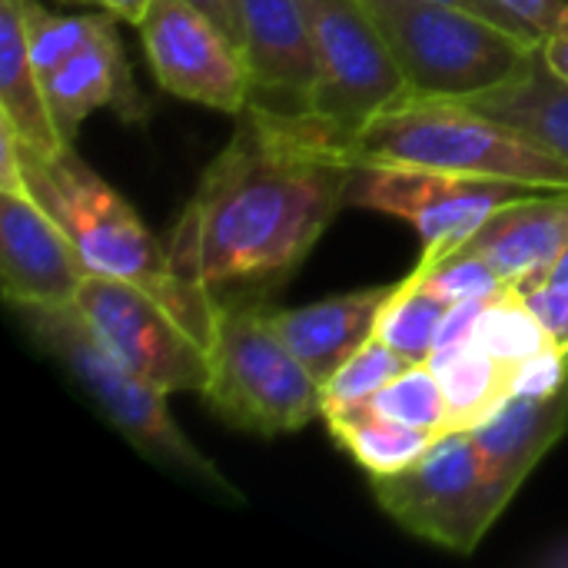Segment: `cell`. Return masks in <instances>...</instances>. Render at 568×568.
Wrapping results in <instances>:
<instances>
[{"label":"cell","mask_w":568,"mask_h":568,"mask_svg":"<svg viewBox=\"0 0 568 568\" xmlns=\"http://www.w3.org/2000/svg\"><path fill=\"white\" fill-rule=\"evenodd\" d=\"M383 30L406 100H473L519 77L539 43L443 0H363Z\"/></svg>","instance_id":"cell-5"},{"label":"cell","mask_w":568,"mask_h":568,"mask_svg":"<svg viewBox=\"0 0 568 568\" xmlns=\"http://www.w3.org/2000/svg\"><path fill=\"white\" fill-rule=\"evenodd\" d=\"M329 436L339 449H346L369 476H389L406 466H413L419 456L433 449L436 433L406 426L386 413H379L369 399L366 403H346L323 413Z\"/></svg>","instance_id":"cell-20"},{"label":"cell","mask_w":568,"mask_h":568,"mask_svg":"<svg viewBox=\"0 0 568 568\" xmlns=\"http://www.w3.org/2000/svg\"><path fill=\"white\" fill-rule=\"evenodd\" d=\"M526 306L536 313V320L546 326L549 339L559 346V349H568V283H536L529 290H519Z\"/></svg>","instance_id":"cell-27"},{"label":"cell","mask_w":568,"mask_h":568,"mask_svg":"<svg viewBox=\"0 0 568 568\" xmlns=\"http://www.w3.org/2000/svg\"><path fill=\"white\" fill-rule=\"evenodd\" d=\"M196 10H203L240 50H243V17H240V0H190Z\"/></svg>","instance_id":"cell-31"},{"label":"cell","mask_w":568,"mask_h":568,"mask_svg":"<svg viewBox=\"0 0 568 568\" xmlns=\"http://www.w3.org/2000/svg\"><path fill=\"white\" fill-rule=\"evenodd\" d=\"M349 140L313 113L246 106L170 240L180 283L206 303L266 300L346 203Z\"/></svg>","instance_id":"cell-1"},{"label":"cell","mask_w":568,"mask_h":568,"mask_svg":"<svg viewBox=\"0 0 568 568\" xmlns=\"http://www.w3.org/2000/svg\"><path fill=\"white\" fill-rule=\"evenodd\" d=\"M40 83L53 126L67 143H73L80 123L100 106L116 110L123 120L146 116V100L140 97L123 47L116 40V20L106 23L93 40L57 60L50 70H43Z\"/></svg>","instance_id":"cell-15"},{"label":"cell","mask_w":568,"mask_h":568,"mask_svg":"<svg viewBox=\"0 0 568 568\" xmlns=\"http://www.w3.org/2000/svg\"><path fill=\"white\" fill-rule=\"evenodd\" d=\"M203 399L233 429L283 436L323 416V386L286 346L263 300L213 310Z\"/></svg>","instance_id":"cell-6"},{"label":"cell","mask_w":568,"mask_h":568,"mask_svg":"<svg viewBox=\"0 0 568 568\" xmlns=\"http://www.w3.org/2000/svg\"><path fill=\"white\" fill-rule=\"evenodd\" d=\"M546 37L568 33V0H496Z\"/></svg>","instance_id":"cell-28"},{"label":"cell","mask_w":568,"mask_h":568,"mask_svg":"<svg viewBox=\"0 0 568 568\" xmlns=\"http://www.w3.org/2000/svg\"><path fill=\"white\" fill-rule=\"evenodd\" d=\"M546 280H549V283H568V246H566V253L556 260V266L546 273Z\"/></svg>","instance_id":"cell-34"},{"label":"cell","mask_w":568,"mask_h":568,"mask_svg":"<svg viewBox=\"0 0 568 568\" xmlns=\"http://www.w3.org/2000/svg\"><path fill=\"white\" fill-rule=\"evenodd\" d=\"M77 310L93 336L160 393H203L210 379L206 346L153 293L90 273Z\"/></svg>","instance_id":"cell-10"},{"label":"cell","mask_w":568,"mask_h":568,"mask_svg":"<svg viewBox=\"0 0 568 568\" xmlns=\"http://www.w3.org/2000/svg\"><path fill=\"white\" fill-rule=\"evenodd\" d=\"M449 310H453L449 300H443L419 280L406 276V280H399L396 296L383 310L376 336L386 339L409 363H429V356L436 349L439 326Z\"/></svg>","instance_id":"cell-22"},{"label":"cell","mask_w":568,"mask_h":568,"mask_svg":"<svg viewBox=\"0 0 568 568\" xmlns=\"http://www.w3.org/2000/svg\"><path fill=\"white\" fill-rule=\"evenodd\" d=\"M90 276L70 233L30 193L0 190V280L3 300L23 306H77Z\"/></svg>","instance_id":"cell-12"},{"label":"cell","mask_w":568,"mask_h":568,"mask_svg":"<svg viewBox=\"0 0 568 568\" xmlns=\"http://www.w3.org/2000/svg\"><path fill=\"white\" fill-rule=\"evenodd\" d=\"M103 10H110L116 20H126V23H140L143 20V13H146V7L153 3V0H97Z\"/></svg>","instance_id":"cell-32"},{"label":"cell","mask_w":568,"mask_h":568,"mask_svg":"<svg viewBox=\"0 0 568 568\" xmlns=\"http://www.w3.org/2000/svg\"><path fill=\"white\" fill-rule=\"evenodd\" d=\"M27 193L40 200L50 216L70 233L83 263L97 276L133 283L156 300H163L183 326L210 346L213 339V303L190 293L173 263L170 246H160L153 233L140 223L133 206L90 170L73 146L57 156H37L20 143Z\"/></svg>","instance_id":"cell-2"},{"label":"cell","mask_w":568,"mask_h":568,"mask_svg":"<svg viewBox=\"0 0 568 568\" xmlns=\"http://www.w3.org/2000/svg\"><path fill=\"white\" fill-rule=\"evenodd\" d=\"M136 27L150 70L166 93L230 116L250 106L243 50L190 0H153Z\"/></svg>","instance_id":"cell-11"},{"label":"cell","mask_w":568,"mask_h":568,"mask_svg":"<svg viewBox=\"0 0 568 568\" xmlns=\"http://www.w3.org/2000/svg\"><path fill=\"white\" fill-rule=\"evenodd\" d=\"M409 276L419 280L423 286H429L433 293H439L443 300H449L453 306L469 303V300H489L506 290L499 273L483 256L466 253V250L449 253L443 263H436L429 270H413Z\"/></svg>","instance_id":"cell-26"},{"label":"cell","mask_w":568,"mask_h":568,"mask_svg":"<svg viewBox=\"0 0 568 568\" xmlns=\"http://www.w3.org/2000/svg\"><path fill=\"white\" fill-rule=\"evenodd\" d=\"M539 186L486 176H459L419 166H366L359 163L346 203L409 220L423 236L416 270H429L456 253L499 206L536 193Z\"/></svg>","instance_id":"cell-8"},{"label":"cell","mask_w":568,"mask_h":568,"mask_svg":"<svg viewBox=\"0 0 568 568\" xmlns=\"http://www.w3.org/2000/svg\"><path fill=\"white\" fill-rule=\"evenodd\" d=\"M379 413L406 423V426H416V429H426V433H436V436H446L449 429V406H446V393H443V383L436 376V369L429 363H413L406 366L393 383H386L373 399H369Z\"/></svg>","instance_id":"cell-24"},{"label":"cell","mask_w":568,"mask_h":568,"mask_svg":"<svg viewBox=\"0 0 568 568\" xmlns=\"http://www.w3.org/2000/svg\"><path fill=\"white\" fill-rule=\"evenodd\" d=\"M349 156L356 166H419L568 190L566 160L463 100H399L349 136Z\"/></svg>","instance_id":"cell-3"},{"label":"cell","mask_w":568,"mask_h":568,"mask_svg":"<svg viewBox=\"0 0 568 568\" xmlns=\"http://www.w3.org/2000/svg\"><path fill=\"white\" fill-rule=\"evenodd\" d=\"M443 3L463 7V10H469V13H479V17H486V20H493V23H499V27H506V30L519 33L523 40L542 43V33H539L536 27H529L523 17H516L513 10H506V7H503V3H496V0H443Z\"/></svg>","instance_id":"cell-30"},{"label":"cell","mask_w":568,"mask_h":568,"mask_svg":"<svg viewBox=\"0 0 568 568\" xmlns=\"http://www.w3.org/2000/svg\"><path fill=\"white\" fill-rule=\"evenodd\" d=\"M542 50H546V60H549V67H552L559 77H566L568 80V33L546 37V40H542Z\"/></svg>","instance_id":"cell-33"},{"label":"cell","mask_w":568,"mask_h":568,"mask_svg":"<svg viewBox=\"0 0 568 568\" xmlns=\"http://www.w3.org/2000/svg\"><path fill=\"white\" fill-rule=\"evenodd\" d=\"M476 346H483L486 353H493L496 359H503L506 366L519 369L523 363H529L532 356H539L542 349L556 346L546 333V326L536 320V313L526 306L519 290H503L499 296H493L476 323L473 339Z\"/></svg>","instance_id":"cell-23"},{"label":"cell","mask_w":568,"mask_h":568,"mask_svg":"<svg viewBox=\"0 0 568 568\" xmlns=\"http://www.w3.org/2000/svg\"><path fill=\"white\" fill-rule=\"evenodd\" d=\"M486 473L509 506L542 456L568 433V383L552 393H513L489 419L469 429Z\"/></svg>","instance_id":"cell-16"},{"label":"cell","mask_w":568,"mask_h":568,"mask_svg":"<svg viewBox=\"0 0 568 568\" xmlns=\"http://www.w3.org/2000/svg\"><path fill=\"white\" fill-rule=\"evenodd\" d=\"M396 290L399 283H386V286L329 296L300 310H270V313L286 346L323 386L356 349H363L376 336L379 316L396 296Z\"/></svg>","instance_id":"cell-17"},{"label":"cell","mask_w":568,"mask_h":568,"mask_svg":"<svg viewBox=\"0 0 568 568\" xmlns=\"http://www.w3.org/2000/svg\"><path fill=\"white\" fill-rule=\"evenodd\" d=\"M373 496L406 532L469 556L506 513L473 433H446L413 466L369 476Z\"/></svg>","instance_id":"cell-7"},{"label":"cell","mask_w":568,"mask_h":568,"mask_svg":"<svg viewBox=\"0 0 568 568\" xmlns=\"http://www.w3.org/2000/svg\"><path fill=\"white\" fill-rule=\"evenodd\" d=\"M0 190H7V193H27L20 136H17V126L3 113H0Z\"/></svg>","instance_id":"cell-29"},{"label":"cell","mask_w":568,"mask_h":568,"mask_svg":"<svg viewBox=\"0 0 568 568\" xmlns=\"http://www.w3.org/2000/svg\"><path fill=\"white\" fill-rule=\"evenodd\" d=\"M23 329L30 339L53 356L80 386L83 393L100 406V413L110 419V426L150 463L173 469L176 476L236 499L233 486L220 476V469L186 439V433L173 423L166 409V393L140 379L133 369H126L87 326L77 306H23L17 310Z\"/></svg>","instance_id":"cell-4"},{"label":"cell","mask_w":568,"mask_h":568,"mask_svg":"<svg viewBox=\"0 0 568 568\" xmlns=\"http://www.w3.org/2000/svg\"><path fill=\"white\" fill-rule=\"evenodd\" d=\"M250 106L303 116L316 97V47L303 0H240Z\"/></svg>","instance_id":"cell-13"},{"label":"cell","mask_w":568,"mask_h":568,"mask_svg":"<svg viewBox=\"0 0 568 568\" xmlns=\"http://www.w3.org/2000/svg\"><path fill=\"white\" fill-rule=\"evenodd\" d=\"M568 246V190H536L499 206L459 250L483 256L506 286L546 280Z\"/></svg>","instance_id":"cell-14"},{"label":"cell","mask_w":568,"mask_h":568,"mask_svg":"<svg viewBox=\"0 0 568 568\" xmlns=\"http://www.w3.org/2000/svg\"><path fill=\"white\" fill-rule=\"evenodd\" d=\"M436 369L446 406H449V433H469L483 419H489L509 396H513V376L516 369L486 353L476 343H466L449 353H436L429 359Z\"/></svg>","instance_id":"cell-21"},{"label":"cell","mask_w":568,"mask_h":568,"mask_svg":"<svg viewBox=\"0 0 568 568\" xmlns=\"http://www.w3.org/2000/svg\"><path fill=\"white\" fill-rule=\"evenodd\" d=\"M463 103L516 126L568 163V80L549 67L542 43L519 77Z\"/></svg>","instance_id":"cell-19"},{"label":"cell","mask_w":568,"mask_h":568,"mask_svg":"<svg viewBox=\"0 0 568 568\" xmlns=\"http://www.w3.org/2000/svg\"><path fill=\"white\" fill-rule=\"evenodd\" d=\"M70 3H97V0H70Z\"/></svg>","instance_id":"cell-35"},{"label":"cell","mask_w":568,"mask_h":568,"mask_svg":"<svg viewBox=\"0 0 568 568\" xmlns=\"http://www.w3.org/2000/svg\"><path fill=\"white\" fill-rule=\"evenodd\" d=\"M316 47L313 116L346 140L406 100V77L363 0H303Z\"/></svg>","instance_id":"cell-9"},{"label":"cell","mask_w":568,"mask_h":568,"mask_svg":"<svg viewBox=\"0 0 568 568\" xmlns=\"http://www.w3.org/2000/svg\"><path fill=\"white\" fill-rule=\"evenodd\" d=\"M0 113L17 126L20 143L37 156H57L73 146L53 126L43 83L30 57L23 0H0Z\"/></svg>","instance_id":"cell-18"},{"label":"cell","mask_w":568,"mask_h":568,"mask_svg":"<svg viewBox=\"0 0 568 568\" xmlns=\"http://www.w3.org/2000/svg\"><path fill=\"white\" fill-rule=\"evenodd\" d=\"M406 366H413L406 356H399L386 339L373 336L363 349H356L333 376L323 383V413L346 403H366L373 399L386 383H393Z\"/></svg>","instance_id":"cell-25"}]
</instances>
